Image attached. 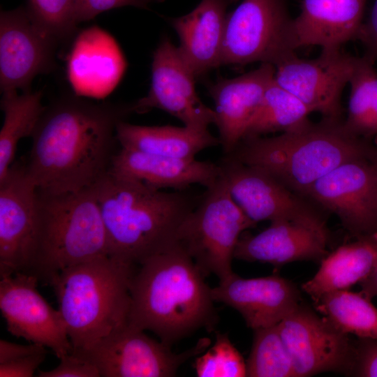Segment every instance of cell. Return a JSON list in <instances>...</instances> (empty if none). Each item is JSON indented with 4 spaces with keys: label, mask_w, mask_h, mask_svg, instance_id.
<instances>
[{
    "label": "cell",
    "mask_w": 377,
    "mask_h": 377,
    "mask_svg": "<svg viewBox=\"0 0 377 377\" xmlns=\"http://www.w3.org/2000/svg\"><path fill=\"white\" fill-rule=\"evenodd\" d=\"M132 112L133 103H94L76 94L46 106L25 164L38 189L61 193L95 185L117 151L118 122Z\"/></svg>",
    "instance_id": "1"
},
{
    "label": "cell",
    "mask_w": 377,
    "mask_h": 377,
    "mask_svg": "<svg viewBox=\"0 0 377 377\" xmlns=\"http://www.w3.org/2000/svg\"><path fill=\"white\" fill-rule=\"evenodd\" d=\"M138 265L130 283L129 325L152 332L170 347L201 329H214L212 288L178 242Z\"/></svg>",
    "instance_id": "2"
},
{
    "label": "cell",
    "mask_w": 377,
    "mask_h": 377,
    "mask_svg": "<svg viewBox=\"0 0 377 377\" xmlns=\"http://www.w3.org/2000/svg\"><path fill=\"white\" fill-rule=\"evenodd\" d=\"M109 256L138 265L177 243V234L201 195L165 192L108 172L96 184Z\"/></svg>",
    "instance_id": "3"
},
{
    "label": "cell",
    "mask_w": 377,
    "mask_h": 377,
    "mask_svg": "<svg viewBox=\"0 0 377 377\" xmlns=\"http://www.w3.org/2000/svg\"><path fill=\"white\" fill-rule=\"evenodd\" d=\"M369 141L348 133L341 120L323 119L274 137L244 138L223 156L261 169L306 197L318 179L343 163L376 156Z\"/></svg>",
    "instance_id": "4"
},
{
    "label": "cell",
    "mask_w": 377,
    "mask_h": 377,
    "mask_svg": "<svg viewBox=\"0 0 377 377\" xmlns=\"http://www.w3.org/2000/svg\"><path fill=\"white\" fill-rule=\"evenodd\" d=\"M135 266L105 256L66 267L51 279L73 353H84L128 324Z\"/></svg>",
    "instance_id": "5"
},
{
    "label": "cell",
    "mask_w": 377,
    "mask_h": 377,
    "mask_svg": "<svg viewBox=\"0 0 377 377\" xmlns=\"http://www.w3.org/2000/svg\"><path fill=\"white\" fill-rule=\"evenodd\" d=\"M38 192V230L30 274L49 283L66 267L109 256L95 185L73 192Z\"/></svg>",
    "instance_id": "6"
},
{
    "label": "cell",
    "mask_w": 377,
    "mask_h": 377,
    "mask_svg": "<svg viewBox=\"0 0 377 377\" xmlns=\"http://www.w3.org/2000/svg\"><path fill=\"white\" fill-rule=\"evenodd\" d=\"M256 224L234 202L221 175L183 220L177 240L205 276L222 280L234 272L232 262L242 232Z\"/></svg>",
    "instance_id": "7"
},
{
    "label": "cell",
    "mask_w": 377,
    "mask_h": 377,
    "mask_svg": "<svg viewBox=\"0 0 377 377\" xmlns=\"http://www.w3.org/2000/svg\"><path fill=\"white\" fill-rule=\"evenodd\" d=\"M293 20L286 0H243L228 14L221 66H275L295 53Z\"/></svg>",
    "instance_id": "8"
},
{
    "label": "cell",
    "mask_w": 377,
    "mask_h": 377,
    "mask_svg": "<svg viewBox=\"0 0 377 377\" xmlns=\"http://www.w3.org/2000/svg\"><path fill=\"white\" fill-rule=\"evenodd\" d=\"M210 343L209 339L202 338L191 348L176 353L161 341L127 324L82 354L96 365L101 377H172L188 359L203 353Z\"/></svg>",
    "instance_id": "9"
},
{
    "label": "cell",
    "mask_w": 377,
    "mask_h": 377,
    "mask_svg": "<svg viewBox=\"0 0 377 377\" xmlns=\"http://www.w3.org/2000/svg\"><path fill=\"white\" fill-rule=\"evenodd\" d=\"M306 197L335 214L355 238L377 232V154L343 163L318 179Z\"/></svg>",
    "instance_id": "10"
},
{
    "label": "cell",
    "mask_w": 377,
    "mask_h": 377,
    "mask_svg": "<svg viewBox=\"0 0 377 377\" xmlns=\"http://www.w3.org/2000/svg\"><path fill=\"white\" fill-rule=\"evenodd\" d=\"M278 329L290 356L295 377L326 371L352 374L355 345L347 334L309 306L300 303L278 324Z\"/></svg>",
    "instance_id": "11"
},
{
    "label": "cell",
    "mask_w": 377,
    "mask_h": 377,
    "mask_svg": "<svg viewBox=\"0 0 377 377\" xmlns=\"http://www.w3.org/2000/svg\"><path fill=\"white\" fill-rule=\"evenodd\" d=\"M218 164L231 198L255 223L290 221L326 226L317 209L269 173L226 156Z\"/></svg>",
    "instance_id": "12"
},
{
    "label": "cell",
    "mask_w": 377,
    "mask_h": 377,
    "mask_svg": "<svg viewBox=\"0 0 377 377\" xmlns=\"http://www.w3.org/2000/svg\"><path fill=\"white\" fill-rule=\"evenodd\" d=\"M39 220L38 188L25 165L0 179V275L31 273Z\"/></svg>",
    "instance_id": "13"
},
{
    "label": "cell",
    "mask_w": 377,
    "mask_h": 377,
    "mask_svg": "<svg viewBox=\"0 0 377 377\" xmlns=\"http://www.w3.org/2000/svg\"><path fill=\"white\" fill-rule=\"evenodd\" d=\"M357 57L340 49H323L312 59L298 57L295 53L275 67L274 80L313 112L323 119L340 120L341 96L349 84Z\"/></svg>",
    "instance_id": "14"
},
{
    "label": "cell",
    "mask_w": 377,
    "mask_h": 377,
    "mask_svg": "<svg viewBox=\"0 0 377 377\" xmlns=\"http://www.w3.org/2000/svg\"><path fill=\"white\" fill-rule=\"evenodd\" d=\"M0 276V309L7 330L13 336L50 348L59 359L71 353L63 316L39 293L38 279L24 272Z\"/></svg>",
    "instance_id": "15"
},
{
    "label": "cell",
    "mask_w": 377,
    "mask_h": 377,
    "mask_svg": "<svg viewBox=\"0 0 377 377\" xmlns=\"http://www.w3.org/2000/svg\"><path fill=\"white\" fill-rule=\"evenodd\" d=\"M195 77L182 58L178 47L164 37L153 54L151 82L147 96L133 103L134 112L162 110L184 126L207 129L216 114L202 103L195 87Z\"/></svg>",
    "instance_id": "16"
},
{
    "label": "cell",
    "mask_w": 377,
    "mask_h": 377,
    "mask_svg": "<svg viewBox=\"0 0 377 377\" xmlns=\"http://www.w3.org/2000/svg\"><path fill=\"white\" fill-rule=\"evenodd\" d=\"M57 44L34 20L27 7L1 10V93L31 90L36 76L53 69Z\"/></svg>",
    "instance_id": "17"
},
{
    "label": "cell",
    "mask_w": 377,
    "mask_h": 377,
    "mask_svg": "<svg viewBox=\"0 0 377 377\" xmlns=\"http://www.w3.org/2000/svg\"><path fill=\"white\" fill-rule=\"evenodd\" d=\"M211 293L215 302L237 311L253 331L278 325L301 303L296 286L278 274L246 279L233 272Z\"/></svg>",
    "instance_id": "18"
},
{
    "label": "cell",
    "mask_w": 377,
    "mask_h": 377,
    "mask_svg": "<svg viewBox=\"0 0 377 377\" xmlns=\"http://www.w3.org/2000/svg\"><path fill=\"white\" fill-rule=\"evenodd\" d=\"M328 239L327 226L272 221L258 234L241 235L234 258L276 266L295 261H321L328 254Z\"/></svg>",
    "instance_id": "19"
},
{
    "label": "cell",
    "mask_w": 377,
    "mask_h": 377,
    "mask_svg": "<svg viewBox=\"0 0 377 377\" xmlns=\"http://www.w3.org/2000/svg\"><path fill=\"white\" fill-rule=\"evenodd\" d=\"M274 65L261 63L257 68L240 76L220 77L207 86L214 103L215 125L223 155L230 153L242 140L274 80Z\"/></svg>",
    "instance_id": "20"
},
{
    "label": "cell",
    "mask_w": 377,
    "mask_h": 377,
    "mask_svg": "<svg viewBox=\"0 0 377 377\" xmlns=\"http://www.w3.org/2000/svg\"><path fill=\"white\" fill-rule=\"evenodd\" d=\"M126 69V61L115 40L94 26L75 38L68 58L67 76L75 94L103 98L113 91Z\"/></svg>",
    "instance_id": "21"
},
{
    "label": "cell",
    "mask_w": 377,
    "mask_h": 377,
    "mask_svg": "<svg viewBox=\"0 0 377 377\" xmlns=\"http://www.w3.org/2000/svg\"><path fill=\"white\" fill-rule=\"evenodd\" d=\"M108 172L158 190L170 188L185 191L193 184L207 188L221 177L218 163L198 161L195 158L163 156L121 147L113 156Z\"/></svg>",
    "instance_id": "22"
},
{
    "label": "cell",
    "mask_w": 377,
    "mask_h": 377,
    "mask_svg": "<svg viewBox=\"0 0 377 377\" xmlns=\"http://www.w3.org/2000/svg\"><path fill=\"white\" fill-rule=\"evenodd\" d=\"M236 0H201L190 13L169 20L179 54L195 78L221 66L228 8Z\"/></svg>",
    "instance_id": "23"
},
{
    "label": "cell",
    "mask_w": 377,
    "mask_h": 377,
    "mask_svg": "<svg viewBox=\"0 0 377 377\" xmlns=\"http://www.w3.org/2000/svg\"><path fill=\"white\" fill-rule=\"evenodd\" d=\"M366 0H302L293 20L295 49L310 45L340 49L357 40L363 24Z\"/></svg>",
    "instance_id": "24"
},
{
    "label": "cell",
    "mask_w": 377,
    "mask_h": 377,
    "mask_svg": "<svg viewBox=\"0 0 377 377\" xmlns=\"http://www.w3.org/2000/svg\"><path fill=\"white\" fill-rule=\"evenodd\" d=\"M320 263L316 274L302 285L314 303L327 293L348 290L370 274L377 264V232L339 246Z\"/></svg>",
    "instance_id": "25"
},
{
    "label": "cell",
    "mask_w": 377,
    "mask_h": 377,
    "mask_svg": "<svg viewBox=\"0 0 377 377\" xmlns=\"http://www.w3.org/2000/svg\"><path fill=\"white\" fill-rule=\"evenodd\" d=\"M116 134L121 147L178 158H195L201 151L221 144L208 128L186 126H140L121 120Z\"/></svg>",
    "instance_id": "26"
},
{
    "label": "cell",
    "mask_w": 377,
    "mask_h": 377,
    "mask_svg": "<svg viewBox=\"0 0 377 377\" xmlns=\"http://www.w3.org/2000/svg\"><path fill=\"white\" fill-rule=\"evenodd\" d=\"M40 91L2 93L1 108L4 118L0 131V179L13 165L18 142L31 137L46 106Z\"/></svg>",
    "instance_id": "27"
},
{
    "label": "cell",
    "mask_w": 377,
    "mask_h": 377,
    "mask_svg": "<svg viewBox=\"0 0 377 377\" xmlns=\"http://www.w3.org/2000/svg\"><path fill=\"white\" fill-rule=\"evenodd\" d=\"M314 304L316 310L338 330L358 338L377 339V308L361 291L332 292Z\"/></svg>",
    "instance_id": "28"
},
{
    "label": "cell",
    "mask_w": 377,
    "mask_h": 377,
    "mask_svg": "<svg viewBox=\"0 0 377 377\" xmlns=\"http://www.w3.org/2000/svg\"><path fill=\"white\" fill-rule=\"evenodd\" d=\"M311 112L302 101L273 80L242 139L293 130L308 122Z\"/></svg>",
    "instance_id": "29"
},
{
    "label": "cell",
    "mask_w": 377,
    "mask_h": 377,
    "mask_svg": "<svg viewBox=\"0 0 377 377\" xmlns=\"http://www.w3.org/2000/svg\"><path fill=\"white\" fill-rule=\"evenodd\" d=\"M348 114L343 125L350 135L369 140L377 136V72L374 61L357 57L350 80Z\"/></svg>",
    "instance_id": "30"
},
{
    "label": "cell",
    "mask_w": 377,
    "mask_h": 377,
    "mask_svg": "<svg viewBox=\"0 0 377 377\" xmlns=\"http://www.w3.org/2000/svg\"><path fill=\"white\" fill-rule=\"evenodd\" d=\"M246 369L249 377L295 376L290 356L278 325L254 330Z\"/></svg>",
    "instance_id": "31"
},
{
    "label": "cell",
    "mask_w": 377,
    "mask_h": 377,
    "mask_svg": "<svg viewBox=\"0 0 377 377\" xmlns=\"http://www.w3.org/2000/svg\"><path fill=\"white\" fill-rule=\"evenodd\" d=\"M34 20L57 43L69 39L79 24L76 0H28Z\"/></svg>",
    "instance_id": "32"
},
{
    "label": "cell",
    "mask_w": 377,
    "mask_h": 377,
    "mask_svg": "<svg viewBox=\"0 0 377 377\" xmlns=\"http://www.w3.org/2000/svg\"><path fill=\"white\" fill-rule=\"evenodd\" d=\"M194 368L199 377L247 376L246 362L226 334H216L214 343L198 355Z\"/></svg>",
    "instance_id": "33"
},
{
    "label": "cell",
    "mask_w": 377,
    "mask_h": 377,
    "mask_svg": "<svg viewBox=\"0 0 377 377\" xmlns=\"http://www.w3.org/2000/svg\"><path fill=\"white\" fill-rule=\"evenodd\" d=\"M60 363L55 368L38 370L39 377H101L96 365L86 355L70 353L59 359Z\"/></svg>",
    "instance_id": "34"
},
{
    "label": "cell",
    "mask_w": 377,
    "mask_h": 377,
    "mask_svg": "<svg viewBox=\"0 0 377 377\" xmlns=\"http://www.w3.org/2000/svg\"><path fill=\"white\" fill-rule=\"evenodd\" d=\"M163 0H76L78 22L93 19L102 12L124 6L149 8L150 4Z\"/></svg>",
    "instance_id": "35"
},
{
    "label": "cell",
    "mask_w": 377,
    "mask_h": 377,
    "mask_svg": "<svg viewBox=\"0 0 377 377\" xmlns=\"http://www.w3.org/2000/svg\"><path fill=\"white\" fill-rule=\"evenodd\" d=\"M355 351L352 374L377 377V339L359 338L355 345Z\"/></svg>",
    "instance_id": "36"
},
{
    "label": "cell",
    "mask_w": 377,
    "mask_h": 377,
    "mask_svg": "<svg viewBox=\"0 0 377 377\" xmlns=\"http://www.w3.org/2000/svg\"><path fill=\"white\" fill-rule=\"evenodd\" d=\"M47 351L0 364V377H32L45 359Z\"/></svg>",
    "instance_id": "37"
},
{
    "label": "cell",
    "mask_w": 377,
    "mask_h": 377,
    "mask_svg": "<svg viewBox=\"0 0 377 377\" xmlns=\"http://www.w3.org/2000/svg\"><path fill=\"white\" fill-rule=\"evenodd\" d=\"M357 40L364 47V56L374 62L377 61V0L374 1L369 17L363 22Z\"/></svg>",
    "instance_id": "38"
},
{
    "label": "cell",
    "mask_w": 377,
    "mask_h": 377,
    "mask_svg": "<svg viewBox=\"0 0 377 377\" xmlns=\"http://www.w3.org/2000/svg\"><path fill=\"white\" fill-rule=\"evenodd\" d=\"M45 351H47L45 347L39 344L29 343L28 345H22L1 339L0 364Z\"/></svg>",
    "instance_id": "39"
},
{
    "label": "cell",
    "mask_w": 377,
    "mask_h": 377,
    "mask_svg": "<svg viewBox=\"0 0 377 377\" xmlns=\"http://www.w3.org/2000/svg\"><path fill=\"white\" fill-rule=\"evenodd\" d=\"M361 292L371 300L377 297V264L370 274L359 283Z\"/></svg>",
    "instance_id": "40"
}]
</instances>
